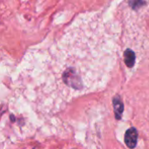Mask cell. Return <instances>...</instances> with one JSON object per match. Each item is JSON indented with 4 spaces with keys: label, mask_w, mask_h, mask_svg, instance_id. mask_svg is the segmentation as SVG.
Here are the masks:
<instances>
[{
    "label": "cell",
    "mask_w": 149,
    "mask_h": 149,
    "mask_svg": "<svg viewBox=\"0 0 149 149\" xmlns=\"http://www.w3.org/2000/svg\"><path fill=\"white\" fill-rule=\"evenodd\" d=\"M113 112L114 116L117 120H121L122 113L124 112V104L121 98L119 95H115L113 99Z\"/></svg>",
    "instance_id": "obj_2"
},
{
    "label": "cell",
    "mask_w": 149,
    "mask_h": 149,
    "mask_svg": "<svg viewBox=\"0 0 149 149\" xmlns=\"http://www.w3.org/2000/svg\"><path fill=\"white\" fill-rule=\"evenodd\" d=\"M124 58H125V63L127 67H133L135 63V54L130 51L127 50L124 53Z\"/></svg>",
    "instance_id": "obj_3"
},
{
    "label": "cell",
    "mask_w": 149,
    "mask_h": 149,
    "mask_svg": "<svg viewBox=\"0 0 149 149\" xmlns=\"http://www.w3.org/2000/svg\"><path fill=\"white\" fill-rule=\"evenodd\" d=\"M138 134H139L138 131L135 127H131L127 130L125 134L124 141L128 148L134 149L136 147L138 141V136H139Z\"/></svg>",
    "instance_id": "obj_1"
}]
</instances>
